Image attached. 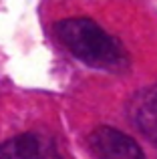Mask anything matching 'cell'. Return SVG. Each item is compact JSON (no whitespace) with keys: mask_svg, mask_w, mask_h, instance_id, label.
I'll return each mask as SVG.
<instances>
[{"mask_svg":"<svg viewBox=\"0 0 157 159\" xmlns=\"http://www.w3.org/2000/svg\"><path fill=\"white\" fill-rule=\"evenodd\" d=\"M127 115L131 123L157 145V87L137 91L127 105Z\"/></svg>","mask_w":157,"mask_h":159,"instance_id":"277c9868","label":"cell"},{"mask_svg":"<svg viewBox=\"0 0 157 159\" xmlns=\"http://www.w3.org/2000/svg\"><path fill=\"white\" fill-rule=\"evenodd\" d=\"M89 147L95 159H145L129 135L113 127H97L89 135Z\"/></svg>","mask_w":157,"mask_h":159,"instance_id":"7a4b0ae2","label":"cell"},{"mask_svg":"<svg viewBox=\"0 0 157 159\" xmlns=\"http://www.w3.org/2000/svg\"><path fill=\"white\" fill-rule=\"evenodd\" d=\"M0 159H63L48 137L24 133L0 145Z\"/></svg>","mask_w":157,"mask_h":159,"instance_id":"3957f363","label":"cell"},{"mask_svg":"<svg viewBox=\"0 0 157 159\" xmlns=\"http://www.w3.org/2000/svg\"><path fill=\"white\" fill-rule=\"evenodd\" d=\"M59 40L73 57L93 69L125 73L129 66L123 44L91 18H67L55 26Z\"/></svg>","mask_w":157,"mask_h":159,"instance_id":"6da1fadb","label":"cell"}]
</instances>
